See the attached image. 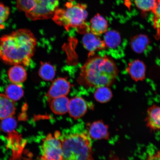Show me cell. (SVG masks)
I'll return each instance as SVG.
<instances>
[{"label": "cell", "instance_id": "cell-10", "mask_svg": "<svg viewBox=\"0 0 160 160\" xmlns=\"http://www.w3.org/2000/svg\"><path fill=\"white\" fill-rule=\"evenodd\" d=\"M87 105L84 99L76 97L70 100L68 112L74 119H77L84 115L87 111Z\"/></svg>", "mask_w": 160, "mask_h": 160}, {"label": "cell", "instance_id": "cell-16", "mask_svg": "<svg viewBox=\"0 0 160 160\" xmlns=\"http://www.w3.org/2000/svg\"><path fill=\"white\" fill-rule=\"evenodd\" d=\"M69 101L66 96L55 98L50 102V108L56 115H64L68 112Z\"/></svg>", "mask_w": 160, "mask_h": 160}, {"label": "cell", "instance_id": "cell-11", "mask_svg": "<svg viewBox=\"0 0 160 160\" xmlns=\"http://www.w3.org/2000/svg\"><path fill=\"white\" fill-rule=\"evenodd\" d=\"M145 121L147 127L152 131L160 130V106L153 105L149 108Z\"/></svg>", "mask_w": 160, "mask_h": 160}, {"label": "cell", "instance_id": "cell-17", "mask_svg": "<svg viewBox=\"0 0 160 160\" xmlns=\"http://www.w3.org/2000/svg\"><path fill=\"white\" fill-rule=\"evenodd\" d=\"M5 94L10 99L15 102L23 97L24 91L21 84L12 83L6 87Z\"/></svg>", "mask_w": 160, "mask_h": 160}, {"label": "cell", "instance_id": "cell-22", "mask_svg": "<svg viewBox=\"0 0 160 160\" xmlns=\"http://www.w3.org/2000/svg\"><path fill=\"white\" fill-rule=\"evenodd\" d=\"M1 120L0 128L5 132H11L14 131L17 127V122L13 116Z\"/></svg>", "mask_w": 160, "mask_h": 160}, {"label": "cell", "instance_id": "cell-4", "mask_svg": "<svg viewBox=\"0 0 160 160\" xmlns=\"http://www.w3.org/2000/svg\"><path fill=\"white\" fill-rule=\"evenodd\" d=\"M62 160H94L91 138L87 131H72L61 137Z\"/></svg>", "mask_w": 160, "mask_h": 160}, {"label": "cell", "instance_id": "cell-26", "mask_svg": "<svg viewBox=\"0 0 160 160\" xmlns=\"http://www.w3.org/2000/svg\"><path fill=\"white\" fill-rule=\"evenodd\" d=\"M147 160H160V151L156 152L154 154L149 156Z\"/></svg>", "mask_w": 160, "mask_h": 160}, {"label": "cell", "instance_id": "cell-15", "mask_svg": "<svg viewBox=\"0 0 160 160\" xmlns=\"http://www.w3.org/2000/svg\"><path fill=\"white\" fill-rule=\"evenodd\" d=\"M127 69L128 73L134 80L139 81L144 79L145 66L140 60H135L131 62L128 66Z\"/></svg>", "mask_w": 160, "mask_h": 160}, {"label": "cell", "instance_id": "cell-24", "mask_svg": "<svg viewBox=\"0 0 160 160\" xmlns=\"http://www.w3.org/2000/svg\"><path fill=\"white\" fill-rule=\"evenodd\" d=\"M155 15L154 26L160 35V0H158L157 4L152 11Z\"/></svg>", "mask_w": 160, "mask_h": 160}, {"label": "cell", "instance_id": "cell-8", "mask_svg": "<svg viewBox=\"0 0 160 160\" xmlns=\"http://www.w3.org/2000/svg\"><path fill=\"white\" fill-rule=\"evenodd\" d=\"M87 130L91 138L97 140L109 139L108 126L101 120L90 123L88 127Z\"/></svg>", "mask_w": 160, "mask_h": 160}, {"label": "cell", "instance_id": "cell-2", "mask_svg": "<svg viewBox=\"0 0 160 160\" xmlns=\"http://www.w3.org/2000/svg\"><path fill=\"white\" fill-rule=\"evenodd\" d=\"M118 73L117 65L109 57L95 56L90 58L81 68L78 81L86 87H108Z\"/></svg>", "mask_w": 160, "mask_h": 160}, {"label": "cell", "instance_id": "cell-5", "mask_svg": "<svg viewBox=\"0 0 160 160\" xmlns=\"http://www.w3.org/2000/svg\"><path fill=\"white\" fill-rule=\"evenodd\" d=\"M59 0H16L18 9L28 18L35 21L52 18Z\"/></svg>", "mask_w": 160, "mask_h": 160}, {"label": "cell", "instance_id": "cell-3", "mask_svg": "<svg viewBox=\"0 0 160 160\" xmlns=\"http://www.w3.org/2000/svg\"><path fill=\"white\" fill-rule=\"evenodd\" d=\"M87 8L84 4L70 0L62 8H58L52 18L56 24L67 31L73 28L84 34L90 31L89 26L86 22L88 16Z\"/></svg>", "mask_w": 160, "mask_h": 160}, {"label": "cell", "instance_id": "cell-28", "mask_svg": "<svg viewBox=\"0 0 160 160\" xmlns=\"http://www.w3.org/2000/svg\"><path fill=\"white\" fill-rule=\"evenodd\" d=\"M158 1V0H157V1Z\"/></svg>", "mask_w": 160, "mask_h": 160}, {"label": "cell", "instance_id": "cell-1", "mask_svg": "<svg viewBox=\"0 0 160 160\" xmlns=\"http://www.w3.org/2000/svg\"><path fill=\"white\" fill-rule=\"evenodd\" d=\"M37 42L30 30L21 29L0 39V60L7 65L29 66Z\"/></svg>", "mask_w": 160, "mask_h": 160}, {"label": "cell", "instance_id": "cell-23", "mask_svg": "<svg viewBox=\"0 0 160 160\" xmlns=\"http://www.w3.org/2000/svg\"><path fill=\"white\" fill-rule=\"evenodd\" d=\"M157 0H135L137 7L143 11H153L157 4Z\"/></svg>", "mask_w": 160, "mask_h": 160}, {"label": "cell", "instance_id": "cell-20", "mask_svg": "<svg viewBox=\"0 0 160 160\" xmlns=\"http://www.w3.org/2000/svg\"><path fill=\"white\" fill-rule=\"evenodd\" d=\"M39 75L44 81H52L55 75L54 67L49 63H42L39 70Z\"/></svg>", "mask_w": 160, "mask_h": 160}, {"label": "cell", "instance_id": "cell-21", "mask_svg": "<svg viewBox=\"0 0 160 160\" xmlns=\"http://www.w3.org/2000/svg\"><path fill=\"white\" fill-rule=\"evenodd\" d=\"M94 97L97 101L101 103L109 102L112 97V93L107 87H102L97 88L94 93Z\"/></svg>", "mask_w": 160, "mask_h": 160}, {"label": "cell", "instance_id": "cell-25", "mask_svg": "<svg viewBox=\"0 0 160 160\" xmlns=\"http://www.w3.org/2000/svg\"><path fill=\"white\" fill-rule=\"evenodd\" d=\"M10 13L9 7L0 2V26L7 21Z\"/></svg>", "mask_w": 160, "mask_h": 160}, {"label": "cell", "instance_id": "cell-12", "mask_svg": "<svg viewBox=\"0 0 160 160\" xmlns=\"http://www.w3.org/2000/svg\"><path fill=\"white\" fill-rule=\"evenodd\" d=\"M27 75L24 66L22 65L12 66L8 71V77L11 83L21 84L27 80Z\"/></svg>", "mask_w": 160, "mask_h": 160}, {"label": "cell", "instance_id": "cell-6", "mask_svg": "<svg viewBox=\"0 0 160 160\" xmlns=\"http://www.w3.org/2000/svg\"><path fill=\"white\" fill-rule=\"evenodd\" d=\"M42 157L40 160H62V145L59 133L49 134L42 146Z\"/></svg>", "mask_w": 160, "mask_h": 160}, {"label": "cell", "instance_id": "cell-27", "mask_svg": "<svg viewBox=\"0 0 160 160\" xmlns=\"http://www.w3.org/2000/svg\"><path fill=\"white\" fill-rule=\"evenodd\" d=\"M119 160V159H118V160Z\"/></svg>", "mask_w": 160, "mask_h": 160}, {"label": "cell", "instance_id": "cell-13", "mask_svg": "<svg viewBox=\"0 0 160 160\" xmlns=\"http://www.w3.org/2000/svg\"><path fill=\"white\" fill-rule=\"evenodd\" d=\"M16 111L15 102L5 94L0 93V120L13 116Z\"/></svg>", "mask_w": 160, "mask_h": 160}, {"label": "cell", "instance_id": "cell-9", "mask_svg": "<svg viewBox=\"0 0 160 160\" xmlns=\"http://www.w3.org/2000/svg\"><path fill=\"white\" fill-rule=\"evenodd\" d=\"M84 35L82 39L83 44L86 49L90 52H94L105 49L107 47L104 41L98 36L94 35L90 31Z\"/></svg>", "mask_w": 160, "mask_h": 160}, {"label": "cell", "instance_id": "cell-14", "mask_svg": "<svg viewBox=\"0 0 160 160\" xmlns=\"http://www.w3.org/2000/svg\"><path fill=\"white\" fill-rule=\"evenodd\" d=\"M108 28L107 20L99 13L95 15L90 21V32L96 36H99L107 32Z\"/></svg>", "mask_w": 160, "mask_h": 160}, {"label": "cell", "instance_id": "cell-7", "mask_svg": "<svg viewBox=\"0 0 160 160\" xmlns=\"http://www.w3.org/2000/svg\"><path fill=\"white\" fill-rule=\"evenodd\" d=\"M71 88L69 82L65 78H60L55 79L46 95L47 101L50 102L55 98L67 96Z\"/></svg>", "mask_w": 160, "mask_h": 160}, {"label": "cell", "instance_id": "cell-19", "mask_svg": "<svg viewBox=\"0 0 160 160\" xmlns=\"http://www.w3.org/2000/svg\"><path fill=\"white\" fill-rule=\"evenodd\" d=\"M104 38L103 41L106 47L110 48H117L121 42V37L119 33L115 30H111L107 32Z\"/></svg>", "mask_w": 160, "mask_h": 160}, {"label": "cell", "instance_id": "cell-18", "mask_svg": "<svg viewBox=\"0 0 160 160\" xmlns=\"http://www.w3.org/2000/svg\"><path fill=\"white\" fill-rule=\"evenodd\" d=\"M149 42L147 36L144 35L136 36L131 39V47L136 52L141 53L146 49Z\"/></svg>", "mask_w": 160, "mask_h": 160}]
</instances>
